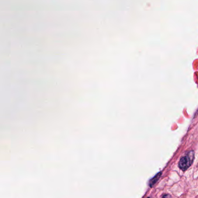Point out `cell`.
Segmentation results:
<instances>
[{
  "instance_id": "6da1fadb",
  "label": "cell",
  "mask_w": 198,
  "mask_h": 198,
  "mask_svg": "<svg viewBox=\"0 0 198 198\" xmlns=\"http://www.w3.org/2000/svg\"><path fill=\"white\" fill-rule=\"evenodd\" d=\"M194 158V153L190 152L187 155L183 156L180 160L179 167L185 171L186 170L192 163Z\"/></svg>"
},
{
  "instance_id": "7a4b0ae2",
  "label": "cell",
  "mask_w": 198,
  "mask_h": 198,
  "mask_svg": "<svg viewBox=\"0 0 198 198\" xmlns=\"http://www.w3.org/2000/svg\"><path fill=\"white\" fill-rule=\"evenodd\" d=\"M160 173H159L158 174H157L154 178H153L151 181H150V183H149V185H150V186L151 187H152L155 184V183L158 181V180L159 179V177L160 176Z\"/></svg>"
}]
</instances>
